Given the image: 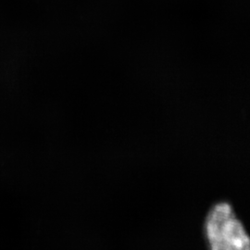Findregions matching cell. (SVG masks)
Masks as SVG:
<instances>
[{"instance_id":"obj_1","label":"cell","mask_w":250,"mask_h":250,"mask_svg":"<svg viewBox=\"0 0 250 250\" xmlns=\"http://www.w3.org/2000/svg\"><path fill=\"white\" fill-rule=\"evenodd\" d=\"M204 232L208 247L212 250H249V234L232 206L221 201L206 216Z\"/></svg>"}]
</instances>
